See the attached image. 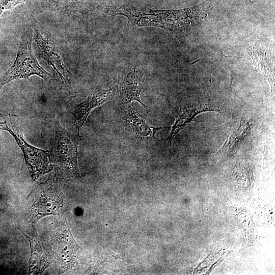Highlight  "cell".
<instances>
[{
  "instance_id": "cell-1",
  "label": "cell",
  "mask_w": 275,
  "mask_h": 275,
  "mask_svg": "<svg viewBox=\"0 0 275 275\" xmlns=\"http://www.w3.org/2000/svg\"><path fill=\"white\" fill-rule=\"evenodd\" d=\"M117 15L126 16L129 26L134 28L154 26L162 28L176 35L186 32L198 22L195 7L176 10H153L124 5L119 6Z\"/></svg>"
},
{
  "instance_id": "cell-2",
  "label": "cell",
  "mask_w": 275,
  "mask_h": 275,
  "mask_svg": "<svg viewBox=\"0 0 275 275\" xmlns=\"http://www.w3.org/2000/svg\"><path fill=\"white\" fill-rule=\"evenodd\" d=\"M28 218L33 223L49 215H63L65 211L64 196L55 176L34 188L24 199Z\"/></svg>"
},
{
  "instance_id": "cell-3",
  "label": "cell",
  "mask_w": 275,
  "mask_h": 275,
  "mask_svg": "<svg viewBox=\"0 0 275 275\" xmlns=\"http://www.w3.org/2000/svg\"><path fill=\"white\" fill-rule=\"evenodd\" d=\"M81 139L79 133L63 127L57 121L49 156L59 170L74 178H80L77 165L78 147Z\"/></svg>"
},
{
  "instance_id": "cell-4",
  "label": "cell",
  "mask_w": 275,
  "mask_h": 275,
  "mask_svg": "<svg viewBox=\"0 0 275 275\" xmlns=\"http://www.w3.org/2000/svg\"><path fill=\"white\" fill-rule=\"evenodd\" d=\"M32 31L28 29L22 36L15 60L12 66L0 77V90L7 84L22 78L29 79L36 75L46 81L51 79L50 74L38 63L32 50Z\"/></svg>"
},
{
  "instance_id": "cell-5",
  "label": "cell",
  "mask_w": 275,
  "mask_h": 275,
  "mask_svg": "<svg viewBox=\"0 0 275 275\" xmlns=\"http://www.w3.org/2000/svg\"><path fill=\"white\" fill-rule=\"evenodd\" d=\"M10 121L6 126L7 130L14 137L22 150L32 181H34L52 170L49 164L48 152L36 148L26 142L17 118L13 116Z\"/></svg>"
},
{
  "instance_id": "cell-6",
  "label": "cell",
  "mask_w": 275,
  "mask_h": 275,
  "mask_svg": "<svg viewBox=\"0 0 275 275\" xmlns=\"http://www.w3.org/2000/svg\"><path fill=\"white\" fill-rule=\"evenodd\" d=\"M33 28L36 32L35 41L40 56L50 65L58 77L63 82L70 81L71 73L64 65L56 44L44 32L38 22L33 19Z\"/></svg>"
},
{
  "instance_id": "cell-7",
  "label": "cell",
  "mask_w": 275,
  "mask_h": 275,
  "mask_svg": "<svg viewBox=\"0 0 275 275\" xmlns=\"http://www.w3.org/2000/svg\"><path fill=\"white\" fill-rule=\"evenodd\" d=\"M53 245L60 266L64 269L72 268L77 262L78 246L73 239L65 218L61 219L56 229Z\"/></svg>"
},
{
  "instance_id": "cell-8",
  "label": "cell",
  "mask_w": 275,
  "mask_h": 275,
  "mask_svg": "<svg viewBox=\"0 0 275 275\" xmlns=\"http://www.w3.org/2000/svg\"><path fill=\"white\" fill-rule=\"evenodd\" d=\"M125 122V131L129 138L139 141H148L155 139L159 130L170 127H153L148 124L145 119L136 109L130 105L125 106L123 110Z\"/></svg>"
},
{
  "instance_id": "cell-9",
  "label": "cell",
  "mask_w": 275,
  "mask_h": 275,
  "mask_svg": "<svg viewBox=\"0 0 275 275\" xmlns=\"http://www.w3.org/2000/svg\"><path fill=\"white\" fill-rule=\"evenodd\" d=\"M225 111L223 108L211 103H200L179 108L176 112H173L176 120L166 139L167 142L171 145L174 138L199 114L206 112H216L223 115Z\"/></svg>"
},
{
  "instance_id": "cell-10",
  "label": "cell",
  "mask_w": 275,
  "mask_h": 275,
  "mask_svg": "<svg viewBox=\"0 0 275 275\" xmlns=\"http://www.w3.org/2000/svg\"><path fill=\"white\" fill-rule=\"evenodd\" d=\"M141 70L133 68L121 79L119 83V93L121 103L127 106L133 101L139 102L149 113V109L142 101L140 94L143 88Z\"/></svg>"
},
{
  "instance_id": "cell-11",
  "label": "cell",
  "mask_w": 275,
  "mask_h": 275,
  "mask_svg": "<svg viewBox=\"0 0 275 275\" xmlns=\"http://www.w3.org/2000/svg\"><path fill=\"white\" fill-rule=\"evenodd\" d=\"M114 93L113 88H101L96 90L78 104L73 114L74 119L73 130L79 133L80 127L86 121L91 112L109 99Z\"/></svg>"
},
{
  "instance_id": "cell-12",
  "label": "cell",
  "mask_w": 275,
  "mask_h": 275,
  "mask_svg": "<svg viewBox=\"0 0 275 275\" xmlns=\"http://www.w3.org/2000/svg\"><path fill=\"white\" fill-rule=\"evenodd\" d=\"M251 132L250 122L241 119L228 131L226 141L218 152L227 155L235 153L250 136Z\"/></svg>"
},
{
  "instance_id": "cell-13",
  "label": "cell",
  "mask_w": 275,
  "mask_h": 275,
  "mask_svg": "<svg viewBox=\"0 0 275 275\" xmlns=\"http://www.w3.org/2000/svg\"><path fill=\"white\" fill-rule=\"evenodd\" d=\"M28 239L30 244L31 256L29 261L30 273H41L49 264L47 252L37 236L30 237L21 232Z\"/></svg>"
},
{
  "instance_id": "cell-14",
  "label": "cell",
  "mask_w": 275,
  "mask_h": 275,
  "mask_svg": "<svg viewBox=\"0 0 275 275\" xmlns=\"http://www.w3.org/2000/svg\"><path fill=\"white\" fill-rule=\"evenodd\" d=\"M47 5L56 9L77 10L85 7L93 0H42Z\"/></svg>"
},
{
  "instance_id": "cell-15",
  "label": "cell",
  "mask_w": 275,
  "mask_h": 275,
  "mask_svg": "<svg viewBox=\"0 0 275 275\" xmlns=\"http://www.w3.org/2000/svg\"><path fill=\"white\" fill-rule=\"evenodd\" d=\"M25 0H0V17L7 10L12 11L17 5L23 4Z\"/></svg>"
},
{
  "instance_id": "cell-16",
  "label": "cell",
  "mask_w": 275,
  "mask_h": 275,
  "mask_svg": "<svg viewBox=\"0 0 275 275\" xmlns=\"http://www.w3.org/2000/svg\"><path fill=\"white\" fill-rule=\"evenodd\" d=\"M107 251L109 252V254L114 258L115 261H116L118 259H124L120 256L119 254H116L114 252H112L110 249H107Z\"/></svg>"
}]
</instances>
